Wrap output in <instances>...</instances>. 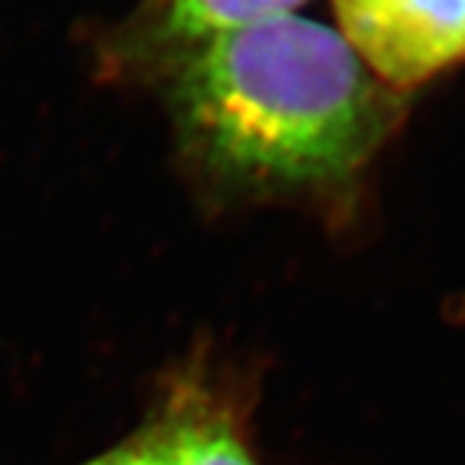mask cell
<instances>
[{"label":"cell","mask_w":465,"mask_h":465,"mask_svg":"<svg viewBox=\"0 0 465 465\" xmlns=\"http://www.w3.org/2000/svg\"><path fill=\"white\" fill-rule=\"evenodd\" d=\"M171 104L202 166L274 192L344 186L401 119V91L341 34L295 14L183 50Z\"/></svg>","instance_id":"cell-1"},{"label":"cell","mask_w":465,"mask_h":465,"mask_svg":"<svg viewBox=\"0 0 465 465\" xmlns=\"http://www.w3.org/2000/svg\"><path fill=\"white\" fill-rule=\"evenodd\" d=\"M341 36L396 91L465 60V0H333Z\"/></svg>","instance_id":"cell-2"},{"label":"cell","mask_w":465,"mask_h":465,"mask_svg":"<svg viewBox=\"0 0 465 465\" xmlns=\"http://www.w3.org/2000/svg\"><path fill=\"white\" fill-rule=\"evenodd\" d=\"M168 427L155 430L140 440H133L130 445L106 452L88 465H168Z\"/></svg>","instance_id":"cell-5"},{"label":"cell","mask_w":465,"mask_h":465,"mask_svg":"<svg viewBox=\"0 0 465 465\" xmlns=\"http://www.w3.org/2000/svg\"><path fill=\"white\" fill-rule=\"evenodd\" d=\"M305 0H163L161 32L183 50L223 34L290 16Z\"/></svg>","instance_id":"cell-3"},{"label":"cell","mask_w":465,"mask_h":465,"mask_svg":"<svg viewBox=\"0 0 465 465\" xmlns=\"http://www.w3.org/2000/svg\"><path fill=\"white\" fill-rule=\"evenodd\" d=\"M168 465H256L231 424L183 419L168 427Z\"/></svg>","instance_id":"cell-4"}]
</instances>
